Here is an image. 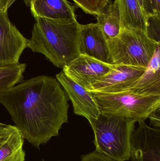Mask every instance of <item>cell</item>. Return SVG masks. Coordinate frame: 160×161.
Here are the masks:
<instances>
[{"mask_svg": "<svg viewBox=\"0 0 160 161\" xmlns=\"http://www.w3.org/2000/svg\"><path fill=\"white\" fill-rule=\"evenodd\" d=\"M6 109L24 139L34 147L58 136L68 123L67 96L56 78L40 75L0 92Z\"/></svg>", "mask_w": 160, "mask_h": 161, "instance_id": "obj_1", "label": "cell"}, {"mask_svg": "<svg viewBox=\"0 0 160 161\" xmlns=\"http://www.w3.org/2000/svg\"><path fill=\"white\" fill-rule=\"evenodd\" d=\"M34 19L36 22L28 44L32 52L44 55L54 66L62 69L80 55L81 25L77 21Z\"/></svg>", "mask_w": 160, "mask_h": 161, "instance_id": "obj_2", "label": "cell"}, {"mask_svg": "<svg viewBox=\"0 0 160 161\" xmlns=\"http://www.w3.org/2000/svg\"><path fill=\"white\" fill-rule=\"evenodd\" d=\"M136 121L101 114L89 122L95 134L96 151L118 161L130 159L131 143Z\"/></svg>", "mask_w": 160, "mask_h": 161, "instance_id": "obj_3", "label": "cell"}, {"mask_svg": "<svg viewBox=\"0 0 160 161\" xmlns=\"http://www.w3.org/2000/svg\"><path fill=\"white\" fill-rule=\"evenodd\" d=\"M101 114L145 122L160 107V94H142L130 91L113 93H92Z\"/></svg>", "mask_w": 160, "mask_h": 161, "instance_id": "obj_4", "label": "cell"}, {"mask_svg": "<svg viewBox=\"0 0 160 161\" xmlns=\"http://www.w3.org/2000/svg\"><path fill=\"white\" fill-rule=\"evenodd\" d=\"M113 65L147 67L160 43L140 30L121 27L119 35L107 40Z\"/></svg>", "mask_w": 160, "mask_h": 161, "instance_id": "obj_5", "label": "cell"}, {"mask_svg": "<svg viewBox=\"0 0 160 161\" xmlns=\"http://www.w3.org/2000/svg\"><path fill=\"white\" fill-rule=\"evenodd\" d=\"M7 11L0 13V67L19 63L21 56L28 48L29 40L11 22Z\"/></svg>", "mask_w": 160, "mask_h": 161, "instance_id": "obj_6", "label": "cell"}, {"mask_svg": "<svg viewBox=\"0 0 160 161\" xmlns=\"http://www.w3.org/2000/svg\"><path fill=\"white\" fill-rule=\"evenodd\" d=\"M93 58L80 54L63 69L66 75L86 90L115 67Z\"/></svg>", "mask_w": 160, "mask_h": 161, "instance_id": "obj_7", "label": "cell"}, {"mask_svg": "<svg viewBox=\"0 0 160 161\" xmlns=\"http://www.w3.org/2000/svg\"><path fill=\"white\" fill-rule=\"evenodd\" d=\"M147 67L116 65L108 74L93 83L87 91L113 93L127 91L143 75Z\"/></svg>", "mask_w": 160, "mask_h": 161, "instance_id": "obj_8", "label": "cell"}, {"mask_svg": "<svg viewBox=\"0 0 160 161\" xmlns=\"http://www.w3.org/2000/svg\"><path fill=\"white\" fill-rule=\"evenodd\" d=\"M131 137V158L132 161H160V130L138 122Z\"/></svg>", "mask_w": 160, "mask_h": 161, "instance_id": "obj_9", "label": "cell"}, {"mask_svg": "<svg viewBox=\"0 0 160 161\" xmlns=\"http://www.w3.org/2000/svg\"><path fill=\"white\" fill-rule=\"evenodd\" d=\"M56 78L71 100L75 114L85 117L89 122L99 116L101 112L91 92L71 80L63 71L56 75Z\"/></svg>", "mask_w": 160, "mask_h": 161, "instance_id": "obj_10", "label": "cell"}, {"mask_svg": "<svg viewBox=\"0 0 160 161\" xmlns=\"http://www.w3.org/2000/svg\"><path fill=\"white\" fill-rule=\"evenodd\" d=\"M79 51L80 54L113 65L107 39L96 23L81 25Z\"/></svg>", "mask_w": 160, "mask_h": 161, "instance_id": "obj_11", "label": "cell"}, {"mask_svg": "<svg viewBox=\"0 0 160 161\" xmlns=\"http://www.w3.org/2000/svg\"><path fill=\"white\" fill-rule=\"evenodd\" d=\"M30 9L34 18L61 21H77L75 7L67 0H34Z\"/></svg>", "mask_w": 160, "mask_h": 161, "instance_id": "obj_12", "label": "cell"}, {"mask_svg": "<svg viewBox=\"0 0 160 161\" xmlns=\"http://www.w3.org/2000/svg\"><path fill=\"white\" fill-rule=\"evenodd\" d=\"M160 44L157 47L144 73L127 91L142 94H160Z\"/></svg>", "mask_w": 160, "mask_h": 161, "instance_id": "obj_13", "label": "cell"}, {"mask_svg": "<svg viewBox=\"0 0 160 161\" xmlns=\"http://www.w3.org/2000/svg\"><path fill=\"white\" fill-rule=\"evenodd\" d=\"M24 138L16 126L6 125L0 142V161H24Z\"/></svg>", "mask_w": 160, "mask_h": 161, "instance_id": "obj_14", "label": "cell"}, {"mask_svg": "<svg viewBox=\"0 0 160 161\" xmlns=\"http://www.w3.org/2000/svg\"><path fill=\"white\" fill-rule=\"evenodd\" d=\"M120 14L121 27L140 30L146 34L147 15L138 0H115Z\"/></svg>", "mask_w": 160, "mask_h": 161, "instance_id": "obj_15", "label": "cell"}, {"mask_svg": "<svg viewBox=\"0 0 160 161\" xmlns=\"http://www.w3.org/2000/svg\"><path fill=\"white\" fill-rule=\"evenodd\" d=\"M96 24L107 40L117 36L121 31L120 14L115 2L110 3L103 12L96 16Z\"/></svg>", "mask_w": 160, "mask_h": 161, "instance_id": "obj_16", "label": "cell"}, {"mask_svg": "<svg viewBox=\"0 0 160 161\" xmlns=\"http://www.w3.org/2000/svg\"><path fill=\"white\" fill-rule=\"evenodd\" d=\"M26 68V64L20 63L0 67V92L21 82Z\"/></svg>", "mask_w": 160, "mask_h": 161, "instance_id": "obj_17", "label": "cell"}, {"mask_svg": "<svg viewBox=\"0 0 160 161\" xmlns=\"http://www.w3.org/2000/svg\"><path fill=\"white\" fill-rule=\"evenodd\" d=\"M76 5L86 14L96 17L103 12L110 0H72Z\"/></svg>", "mask_w": 160, "mask_h": 161, "instance_id": "obj_18", "label": "cell"}, {"mask_svg": "<svg viewBox=\"0 0 160 161\" xmlns=\"http://www.w3.org/2000/svg\"><path fill=\"white\" fill-rule=\"evenodd\" d=\"M146 35L151 40L160 43V15L147 16Z\"/></svg>", "mask_w": 160, "mask_h": 161, "instance_id": "obj_19", "label": "cell"}, {"mask_svg": "<svg viewBox=\"0 0 160 161\" xmlns=\"http://www.w3.org/2000/svg\"><path fill=\"white\" fill-rule=\"evenodd\" d=\"M143 6L147 16L160 15V0H143Z\"/></svg>", "mask_w": 160, "mask_h": 161, "instance_id": "obj_20", "label": "cell"}, {"mask_svg": "<svg viewBox=\"0 0 160 161\" xmlns=\"http://www.w3.org/2000/svg\"><path fill=\"white\" fill-rule=\"evenodd\" d=\"M81 161H118L95 150L82 157Z\"/></svg>", "mask_w": 160, "mask_h": 161, "instance_id": "obj_21", "label": "cell"}, {"mask_svg": "<svg viewBox=\"0 0 160 161\" xmlns=\"http://www.w3.org/2000/svg\"><path fill=\"white\" fill-rule=\"evenodd\" d=\"M160 107L155 110L149 115L148 118L150 120L151 125L154 127V128L160 129Z\"/></svg>", "mask_w": 160, "mask_h": 161, "instance_id": "obj_22", "label": "cell"}, {"mask_svg": "<svg viewBox=\"0 0 160 161\" xmlns=\"http://www.w3.org/2000/svg\"><path fill=\"white\" fill-rule=\"evenodd\" d=\"M8 9V0H0V13L7 11Z\"/></svg>", "mask_w": 160, "mask_h": 161, "instance_id": "obj_23", "label": "cell"}, {"mask_svg": "<svg viewBox=\"0 0 160 161\" xmlns=\"http://www.w3.org/2000/svg\"><path fill=\"white\" fill-rule=\"evenodd\" d=\"M16 1V0H8V8ZM23 1L27 6L30 7L34 0H23Z\"/></svg>", "mask_w": 160, "mask_h": 161, "instance_id": "obj_24", "label": "cell"}, {"mask_svg": "<svg viewBox=\"0 0 160 161\" xmlns=\"http://www.w3.org/2000/svg\"><path fill=\"white\" fill-rule=\"evenodd\" d=\"M6 125L5 124L0 123V142H1V136H2V133H3V131Z\"/></svg>", "mask_w": 160, "mask_h": 161, "instance_id": "obj_25", "label": "cell"}, {"mask_svg": "<svg viewBox=\"0 0 160 161\" xmlns=\"http://www.w3.org/2000/svg\"><path fill=\"white\" fill-rule=\"evenodd\" d=\"M138 2H139V4H140V6H141V7L142 8L143 10L145 11L144 8L143 0H138Z\"/></svg>", "mask_w": 160, "mask_h": 161, "instance_id": "obj_26", "label": "cell"}, {"mask_svg": "<svg viewBox=\"0 0 160 161\" xmlns=\"http://www.w3.org/2000/svg\"><path fill=\"white\" fill-rule=\"evenodd\" d=\"M42 161H44V160H42Z\"/></svg>", "mask_w": 160, "mask_h": 161, "instance_id": "obj_27", "label": "cell"}]
</instances>
